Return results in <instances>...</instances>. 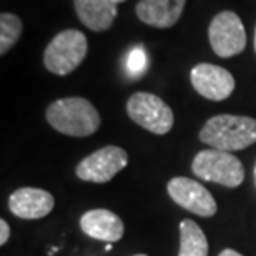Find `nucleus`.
<instances>
[{"label": "nucleus", "mask_w": 256, "mask_h": 256, "mask_svg": "<svg viewBox=\"0 0 256 256\" xmlns=\"http://www.w3.org/2000/svg\"><path fill=\"white\" fill-rule=\"evenodd\" d=\"M208 37L213 52L222 58L234 57L246 47V34L242 18L230 10L214 15L208 28Z\"/></svg>", "instance_id": "nucleus-6"}, {"label": "nucleus", "mask_w": 256, "mask_h": 256, "mask_svg": "<svg viewBox=\"0 0 256 256\" xmlns=\"http://www.w3.org/2000/svg\"><path fill=\"white\" fill-rule=\"evenodd\" d=\"M50 126L68 136H90L100 128V114L94 104L82 96L55 100L45 112Z\"/></svg>", "instance_id": "nucleus-1"}, {"label": "nucleus", "mask_w": 256, "mask_h": 256, "mask_svg": "<svg viewBox=\"0 0 256 256\" xmlns=\"http://www.w3.org/2000/svg\"><path fill=\"white\" fill-rule=\"evenodd\" d=\"M88 52V42L80 30H64L55 35L44 52V65L55 75H68L78 66Z\"/></svg>", "instance_id": "nucleus-3"}, {"label": "nucleus", "mask_w": 256, "mask_h": 256, "mask_svg": "<svg viewBox=\"0 0 256 256\" xmlns=\"http://www.w3.org/2000/svg\"><path fill=\"white\" fill-rule=\"evenodd\" d=\"M80 22L94 32L108 30L116 18V4L114 0H74Z\"/></svg>", "instance_id": "nucleus-13"}, {"label": "nucleus", "mask_w": 256, "mask_h": 256, "mask_svg": "<svg viewBox=\"0 0 256 256\" xmlns=\"http://www.w3.org/2000/svg\"><path fill=\"white\" fill-rule=\"evenodd\" d=\"M54 206V194L42 188H18L8 198L10 212L24 220H40L47 216Z\"/></svg>", "instance_id": "nucleus-10"}, {"label": "nucleus", "mask_w": 256, "mask_h": 256, "mask_svg": "<svg viewBox=\"0 0 256 256\" xmlns=\"http://www.w3.org/2000/svg\"><path fill=\"white\" fill-rule=\"evenodd\" d=\"M110 250H112V243H106L105 244V252H110Z\"/></svg>", "instance_id": "nucleus-19"}, {"label": "nucleus", "mask_w": 256, "mask_h": 256, "mask_svg": "<svg viewBox=\"0 0 256 256\" xmlns=\"http://www.w3.org/2000/svg\"><path fill=\"white\" fill-rule=\"evenodd\" d=\"M146 68V55L142 47H135L128 54L126 58V70L132 76L142 75Z\"/></svg>", "instance_id": "nucleus-16"}, {"label": "nucleus", "mask_w": 256, "mask_h": 256, "mask_svg": "<svg viewBox=\"0 0 256 256\" xmlns=\"http://www.w3.org/2000/svg\"><path fill=\"white\" fill-rule=\"evenodd\" d=\"M10 236V226L5 220H0V244H5Z\"/></svg>", "instance_id": "nucleus-17"}, {"label": "nucleus", "mask_w": 256, "mask_h": 256, "mask_svg": "<svg viewBox=\"0 0 256 256\" xmlns=\"http://www.w3.org/2000/svg\"><path fill=\"white\" fill-rule=\"evenodd\" d=\"M168 194L176 204L182 208L188 210L190 213L198 214V216L210 218L216 213V202L213 194L210 193L203 185L192 178L185 176H175L168 182Z\"/></svg>", "instance_id": "nucleus-8"}, {"label": "nucleus", "mask_w": 256, "mask_h": 256, "mask_svg": "<svg viewBox=\"0 0 256 256\" xmlns=\"http://www.w3.org/2000/svg\"><path fill=\"white\" fill-rule=\"evenodd\" d=\"M22 34V20L17 15L4 12L0 15V54H7Z\"/></svg>", "instance_id": "nucleus-15"}, {"label": "nucleus", "mask_w": 256, "mask_h": 256, "mask_svg": "<svg viewBox=\"0 0 256 256\" xmlns=\"http://www.w3.org/2000/svg\"><path fill=\"white\" fill-rule=\"evenodd\" d=\"M186 0H140L136 17L143 24L156 28H170L180 20Z\"/></svg>", "instance_id": "nucleus-12"}, {"label": "nucleus", "mask_w": 256, "mask_h": 256, "mask_svg": "<svg viewBox=\"0 0 256 256\" xmlns=\"http://www.w3.org/2000/svg\"><path fill=\"white\" fill-rule=\"evenodd\" d=\"M254 185H256V165H254Z\"/></svg>", "instance_id": "nucleus-21"}, {"label": "nucleus", "mask_w": 256, "mask_h": 256, "mask_svg": "<svg viewBox=\"0 0 256 256\" xmlns=\"http://www.w3.org/2000/svg\"><path fill=\"white\" fill-rule=\"evenodd\" d=\"M200 140L230 153L244 150L256 143V120L240 115L212 116L200 132Z\"/></svg>", "instance_id": "nucleus-2"}, {"label": "nucleus", "mask_w": 256, "mask_h": 256, "mask_svg": "<svg viewBox=\"0 0 256 256\" xmlns=\"http://www.w3.org/2000/svg\"><path fill=\"white\" fill-rule=\"evenodd\" d=\"M192 170L202 180L218 183L226 188H236L244 180V168L233 153L223 150H203L193 158Z\"/></svg>", "instance_id": "nucleus-4"}, {"label": "nucleus", "mask_w": 256, "mask_h": 256, "mask_svg": "<svg viewBox=\"0 0 256 256\" xmlns=\"http://www.w3.org/2000/svg\"><path fill=\"white\" fill-rule=\"evenodd\" d=\"M218 256H243V254H240L238 252H234V250H232V248H226V250H223Z\"/></svg>", "instance_id": "nucleus-18"}, {"label": "nucleus", "mask_w": 256, "mask_h": 256, "mask_svg": "<svg viewBox=\"0 0 256 256\" xmlns=\"http://www.w3.org/2000/svg\"><path fill=\"white\" fill-rule=\"evenodd\" d=\"M80 228L86 236L105 243H116L125 232L124 222L110 210L96 208L86 212L80 218Z\"/></svg>", "instance_id": "nucleus-11"}, {"label": "nucleus", "mask_w": 256, "mask_h": 256, "mask_svg": "<svg viewBox=\"0 0 256 256\" xmlns=\"http://www.w3.org/2000/svg\"><path fill=\"white\" fill-rule=\"evenodd\" d=\"M126 112L136 125L155 135H166L175 124V116L170 106L160 96L146 92L133 94L126 102Z\"/></svg>", "instance_id": "nucleus-5"}, {"label": "nucleus", "mask_w": 256, "mask_h": 256, "mask_svg": "<svg viewBox=\"0 0 256 256\" xmlns=\"http://www.w3.org/2000/svg\"><path fill=\"white\" fill-rule=\"evenodd\" d=\"M115 4H122V2H125V0H114Z\"/></svg>", "instance_id": "nucleus-20"}, {"label": "nucleus", "mask_w": 256, "mask_h": 256, "mask_svg": "<svg viewBox=\"0 0 256 256\" xmlns=\"http://www.w3.org/2000/svg\"><path fill=\"white\" fill-rule=\"evenodd\" d=\"M178 256H208L206 236L193 220H183L180 224V253Z\"/></svg>", "instance_id": "nucleus-14"}, {"label": "nucleus", "mask_w": 256, "mask_h": 256, "mask_svg": "<svg viewBox=\"0 0 256 256\" xmlns=\"http://www.w3.org/2000/svg\"><path fill=\"white\" fill-rule=\"evenodd\" d=\"M254 50H256V30H254Z\"/></svg>", "instance_id": "nucleus-22"}, {"label": "nucleus", "mask_w": 256, "mask_h": 256, "mask_svg": "<svg viewBox=\"0 0 256 256\" xmlns=\"http://www.w3.org/2000/svg\"><path fill=\"white\" fill-rule=\"evenodd\" d=\"M128 165V155L124 148L106 145L84 158L76 165V176L84 182L106 183Z\"/></svg>", "instance_id": "nucleus-7"}, {"label": "nucleus", "mask_w": 256, "mask_h": 256, "mask_svg": "<svg viewBox=\"0 0 256 256\" xmlns=\"http://www.w3.org/2000/svg\"><path fill=\"white\" fill-rule=\"evenodd\" d=\"M193 88L213 102L226 100L234 90V78L226 68L213 64H198L190 72Z\"/></svg>", "instance_id": "nucleus-9"}, {"label": "nucleus", "mask_w": 256, "mask_h": 256, "mask_svg": "<svg viewBox=\"0 0 256 256\" xmlns=\"http://www.w3.org/2000/svg\"><path fill=\"white\" fill-rule=\"evenodd\" d=\"M135 256H146V254H135Z\"/></svg>", "instance_id": "nucleus-23"}]
</instances>
